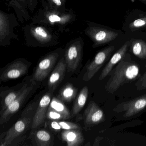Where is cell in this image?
Returning <instances> with one entry per match:
<instances>
[{"label":"cell","instance_id":"1","mask_svg":"<svg viewBox=\"0 0 146 146\" xmlns=\"http://www.w3.org/2000/svg\"><path fill=\"white\" fill-rule=\"evenodd\" d=\"M26 46L33 47H50L59 43L58 35L51 27L32 23L24 29Z\"/></svg>","mask_w":146,"mask_h":146},{"label":"cell","instance_id":"2","mask_svg":"<svg viewBox=\"0 0 146 146\" xmlns=\"http://www.w3.org/2000/svg\"><path fill=\"white\" fill-rule=\"evenodd\" d=\"M76 15L72 10L63 12L42 6L31 18L32 23L57 27L59 31L64 32L69 25L75 22Z\"/></svg>","mask_w":146,"mask_h":146},{"label":"cell","instance_id":"3","mask_svg":"<svg viewBox=\"0 0 146 146\" xmlns=\"http://www.w3.org/2000/svg\"><path fill=\"white\" fill-rule=\"evenodd\" d=\"M140 74V68L135 63L120 61L116 66L106 84V90L110 94L116 92L121 86L137 78Z\"/></svg>","mask_w":146,"mask_h":146},{"label":"cell","instance_id":"4","mask_svg":"<svg viewBox=\"0 0 146 146\" xmlns=\"http://www.w3.org/2000/svg\"><path fill=\"white\" fill-rule=\"evenodd\" d=\"M19 23L15 14L0 11V46H10L12 40L18 39V36L15 29L18 27Z\"/></svg>","mask_w":146,"mask_h":146},{"label":"cell","instance_id":"5","mask_svg":"<svg viewBox=\"0 0 146 146\" xmlns=\"http://www.w3.org/2000/svg\"><path fill=\"white\" fill-rule=\"evenodd\" d=\"M84 46V42L81 37L74 38L66 44L64 57L68 72H74L81 64L83 55Z\"/></svg>","mask_w":146,"mask_h":146},{"label":"cell","instance_id":"6","mask_svg":"<svg viewBox=\"0 0 146 146\" xmlns=\"http://www.w3.org/2000/svg\"><path fill=\"white\" fill-rule=\"evenodd\" d=\"M64 49L59 48L42 57L36 65L31 80L42 82L46 79L54 67L59 58L64 55Z\"/></svg>","mask_w":146,"mask_h":146},{"label":"cell","instance_id":"7","mask_svg":"<svg viewBox=\"0 0 146 146\" xmlns=\"http://www.w3.org/2000/svg\"><path fill=\"white\" fill-rule=\"evenodd\" d=\"M88 27L84 33L93 42V48L109 43L115 40L118 34L112 31L106 29L91 22H87Z\"/></svg>","mask_w":146,"mask_h":146},{"label":"cell","instance_id":"8","mask_svg":"<svg viewBox=\"0 0 146 146\" xmlns=\"http://www.w3.org/2000/svg\"><path fill=\"white\" fill-rule=\"evenodd\" d=\"M31 65V63L26 59H17L1 68L0 81L6 82L22 77L27 74Z\"/></svg>","mask_w":146,"mask_h":146},{"label":"cell","instance_id":"9","mask_svg":"<svg viewBox=\"0 0 146 146\" xmlns=\"http://www.w3.org/2000/svg\"><path fill=\"white\" fill-rule=\"evenodd\" d=\"M31 119L30 117L26 116L21 117V118L19 119L6 132L1 134L0 146L10 145L14 140L27 130L31 124H32L33 119L32 120Z\"/></svg>","mask_w":146,"mask_h":146},{"label":"cell","instance_id":"10","mask_svg":"<svg viewBox=\"0 0 146 146\" xmlns=\"http://www.w3.org/2000/svg\"><path fill=\"white\" fill-rule=\"evenodd\" d=\"M114 49L113 46H111L97 53L93 60L87 66L83 80L88 82L92 78L104 64Z\"/></svg>","mask_w":146,"mask_h":146},{"label":"cell","instance_id":"11","mask_svg":"<svg viewBox=\"0 0 146 146\" xmlns=\"http://www.w3.org/2000/svg\"><path fill=\"white\" fill-rule=\"evenodd\" d=\"M31 81L32 82L31 84L30 85L29 84L19 95V96L7 108L2 114L0 115V124L2 125L7 123L14 114L19 111L27 97L34 89L35 82L32 80Z\"/></svg>","mask_w":146,"mask_h":146},{"label":"cell","instance_id":"12","mask_svg":"<svg viewBox=\"0 0 146 146\" xmlns=\"http://www.w3.org/2000/svg\"><path fill=\"white\" fill-rule=\"evenodd\" d=\"M146 108V94L118 105L113 109L117 112H125L123 117H130Z\"/></svg>","mask_w":146,"mask_h":146},{"label":"cell","instance_id":"13","mask_svg":"<svg viewBox=\"0 0 146 146\" xmlns=\"http://www.w3.org/2000/svg\"><path fill=\"white\" fill-rule=\"evenodd\" d=\"M29 85L26 82H23L13 88L5 87L1 88V110L0 115L2 114L7 107L19 96L23 90Z\"/></svg>","mask_w":146,"mask_h":146},{"label":"cell","instance_id":"14","mask_svg":"<svg viewBox=\"0 0 146 146\" xmlns=\"http://www.w3.org/2000/svg\"><path fill=\"white\" fill-rule=\"evenodd\" d=\"M83 118L85 127H90L106 120L103 110L94 101H90L84 112Z\"/></svg>","mask_w":146,"mask_h":146},{"label":"cell","instance_id":"15","mask_svg":"<svg viewBox=\"0 0 146 146\" xmlns=\"http://www.w3.org/2000/svg\"><path fill=\"white\" fill-rule=\"evenodd\" d=\"M53 92L48 91L45 94L39 101L31 124L32 130L40 127L46 119L47 111L52 100Z\"/></svg>","mask_w":146,"mask_h":146},{"label":"cell","instance_id":"16","mask_svg":"<svg viewBox=\"0 0 146 146\" xmlns=\"http://www.w3.org/2000/svg\"><path fill=\"white\" fill-rule=\"evenodd\" d=\"M67 69L64 55L54 66L48 82V91L53 93L64 78Z\"/></svg>","mask_w":146,"mask_h":146},{"label":"cell","instance_id":"17","mask_svg":"<svg viewBox=\"0 0 146 146\" xmlns=\"http://www.w3.org/2000/svg\"><path fill=\"white\" fill-rule=\"evenodd\" d=\"M129 42H127L121 47L113 55L108 63L102 70L100 76L99 77V80H102L108 76L111 71L115 65L121 61L122 59L124 57L128 49Z\"/></svg>","mask_w":146,"mask_h":146},{"label":"cell","instance_id":"18","mask_svg":"<svg viewBox=\"0 0 146 146\" xmlns=\"http://www.w3.org/2000/svg\"><path fill=\"white\" fill-rule=\"evenodd\" d=\"M62 141L66 143L67 146H79L84 143V138L81 129L63 130L61 134Z\"/></svg>","mask_w":146,"mask_h":146},{"label":"cell","instance_id":"19","mask_svg":"<svg viewBox=\"0 0 146 146\" xmlns=\"http://www.w3.org/2000/svg\"><path fill=\"white\" fill-rule=\"evenodd\" d=\"M32 136L35 142L34 145L36 146H50L53 145V135L46 130H36L34 132Z\"/></svg>","mask_w":146,"mask_h":146},{"label":"cell","instance_id":"20","mask_svg":"<svg viewBox=\"0 0 146 146\" xmlns=\"http://www.w3.org/2000/svg\"><path fill=\"white\" fill-rule=\"evenodd\" d=\"M78 90L73 84L68 83L60 90L57 98L64 103H70L76 97Z\"/></svg>","mask_w":146,"mask_h":146},{"label":"cell","instance_id":"21","mask_svg":"<svg viewBox=\"0 0 146 146\" xmlns=\"http://www.w3.org/2000/svg\"><path fill=\"white\" fill-rule=\"evenodd\" d=\"M88 88L85 86L80 90L79 94L76 97L72 111V117L77 115L85 105L88 96Z\"/></svg>","mask_w":146,"mask_h":146},{"label":"cell","instance_id":"22","mask_svg":"<svg viewBox=\"0 0 146 146\" xmlns=\"http://www.w3.org/2000/svg\"><path fill=\"white\" fill-rule=\"evenodd\" d=\"M9 5L14 9L18 19L21 23L23 24L25 22H27L30 19L31 17L27 11V8L25 7L19 2L15 0H10Z\"/></svg>","mask_w":146,"mask_h":146},{"label":"cell","instance_id":"23","mask_svg":"<svg viewBox=\"0 0 146 146\" xmlns=\"http://www.w3.org/2000/svg\"><path fill=\"white\" fill-rule=\"evenodd\" d=\"M48 108L54 110L65 116L67 119H70L72 116L69 109L65 106L64 103L58 99L57 97H53L50 102Z\"/></svg>","mask_w":146,"mask_h":146},{"label":"cell","instance_id":"24","mask_svg":"<svg viewBox=\"0 0 146 146\" xmlns=\"http://www.w3.org/2000/svg\"><path fill=\"white\" fill-rule=\"evenodd\" d=\"M131 51L135 56L141 59L146 58V42L141 40H135L131 45Z\"/></svg>","mask_w":146,"mask_h":146},{"label":"cell","instance_id":"25","mask_svg":"<svg viewBox=\"0 0 146 146\" xmlns=\"http://www.w3.org/2000/svg\"><path fill=\"white\" fill-rule=\"evenodd\" d=\"M49 127L52 129L56 131H60L61 130H65L72 129H81V126L77 124L68 121L61 120L51 121L49 123Z\"/></svg>","mask_w":146,"mask_h":146},{"label":"cell","instance_id":"26","mask_svg":"<svg viewBox=\"0 0 146 146\" xmlns=\"http://www.w3.org/2000/svg\"><path fill=\"white\" fill-rule=\"evenodd\" d=\"M66 0H45L42 4V6H46L50 9L65 12L67 11L66 7Z\"/></svg>","mask_w":146,"mask_h":146},{"label":"cell","instance_id":"27","mask_svg":"<svg viewBox=\"0 0 146 146\" xmlns=\"http://www.w3.org/2000/svg\"><path fill=\"white\" fill-rule=\"evenodd\" d=\"M46 117L47 119L51 121L54 120H66L67 118L63 114L55 111L52 109H50L48 108L47 111Z\"/></svg>","mask_w":146,"mask_h":146},{"label":"cell","instance_id":"28","mask_svg":"<svg viewBox=\"0 0 146 146\" xmlns=\"http://www.w3.org/2000/svg\"><path fill=\"white\" fill-rule=\"evenodd\" d=\"M129 28L132 31L139 29L146 28V16L136 19L130 24Z\"/></svg>","mask_w":146,"mask_h":146},{"label":"cell","instance_id":"29","mask_svg":"<svg viewBox=\"0 0 146 146\" xmlns=\"http://www.w3.org/2000/svg\"><path fill=\"white\" fill-rule=\"evenodd\" d=\"M136 87L138 90H143L146 88V71L137 82Z\"/></svg>","mask_w":146,"mask_h":146},{"label":"cell","instance_id":"30","mask_svg":"<svg viewBox=\"0 0 146 146\" xmlns=\"http://www.w3.org/2000/svg\"><path fill=\"white\" fill-rule=\"evenodd\" d=\"M28 9L31 12L33 13L36 8L38 4V0H27Z\"/></svg>","mask_w":146,"mask_h":146},{"label":"cell","instance_id":"31","mask_svg":"<svg viewBox=\"0 0 146 146\" xmlns=\"http://www.w3.org/2000/svg\"><path fill=\"white\" fill-rule=\"evenodd\" d=\"M15 1L19 2L21 5L25 7L28 9V2H27V0H15Z\"/></svg>","mask_w":146,"mask_h":146},{"label":"cell","instance_id":"32","mask_svg":"<svg viewBox=\"0 0 146 146\" xmlns=\"http://www.w3.org/2000/svg\"><path fill=\"white\" fill-rule=\"evenodd\" d=\"M139 1H141V2H143L145 5H146V0H139Z\"/></svg>","mask_w":146,"mask_h":146},{"label":"cell","instance_id":"33","mask_svg":"<svg viewBox=\"0 0 146 146\" xmlns=\"http://www.w3.org/2000/svg\"><path fill=\"white\" fill-rule=\"evenodd\" d=\"M40 1L41 2L42 4L45 2V0H40Z\"/></svg>","mask_w":146,"mask_h":146},{"label":"cell","instance_id":"34","mask_svg":"<svg viewBox=\"0 0 146 146\" xmlns=\"http://www.w3.org/2000/svg\"></svg>","mask_w":146,"mask_h":146}]
</instances>
